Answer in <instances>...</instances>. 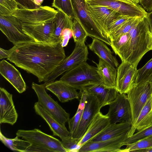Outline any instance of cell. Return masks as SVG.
I'll list each match as a JSON object with an SVG mask.
<instances>
[{"label":"cell","instance_id":"83f0119b","mask_svg":"<svg viewBox=\"0 0 152 152\" xmlns=\"http://www.w3.org/2000/svg\"><path fill=\"white\" fill-rule=\"evenodd\" d=\"M152 124V95L141 110L134 123L132 126L127 137L132 136L136 130H139Z\"/></svg>","mask_w":152,"mask_h":152},{"label":"cell","instance_id":"8d00e7d4","mask_svg":"<svg viewBox=\"0 0 152 152\" xmlns=\"http://www.w3.org/2000/svg\"><path fill=\"white\" fill-rule=\"evenodd\" d=\"M152 135V124L149 126L138 130V132L128 137L124 143V145L134 142L141 139Z\"/></svg>","mask_w":152,"mask_h":152},{"label":"cell","instance_id":"277c9868","mask_svg":"<svg viewBox=\"0 0 152 152\" xmlns=\"http://www.w3.org/2000/svg\"><path fill=\"white\" fill-rule=\"evenodd\" d=\"M76 18L80 23L88 36L100 39L110 45L107 33L94 21L88 10L86 0H71Z\"/></svg>","mask_w":152,"mask_h":152},{"label":"cell","instance_id":"ba28073f","mask_svg":"<svg viewBox=\"0 0 152 152\" xmlns=\"http://www.w3.org/2000/svg\"><path fill=\"white\" fill-rule=\"evenodd\" d=\"M45 86L44 84L39 85L34 82L32 84V88L38 98V102L57 121L65 126L70 119V114L48 94Z\"/></svg>","mask_w":152,"mask_h":152},{"label":"cell","instance_id":"44dd1931","mask_svg":"<svg viewBox=\"0 0 152 152\" xmlns=\"http://www.w3.org/2000/svg\"><path fill=\"white\" fill-rule=\"evenodd\" d=\"M0 73L19 93L26 91V84L20 72L5 60L0 62Z\"/></svg>","mask_w":152,"mask_h":152},{"label":"cell","instance_id":"7402d4cb","mask_svg":"<svg viewBox=\"0 0 152 152\" xmlns=\"http://www.w3.org/2000/svg\"><path fill=\"white\" fill-rule=\"evenodd\" d=\"M110 124L109 117L106 115H103L100 111L99 112L94 116L78 144L81 146L91 140Z\"/></svg>","mask_w":152,"mask_h":152},{"label":"cell","instance_id":"6da1fadb","mask_svg":"<svg viewBox=\"0 0 152 152\" xmlns=\"http://www.w3.org/2000/svg\"><path fill=\"white\" fill-rule=\"evenodd\" d=\"M10 50L7 59L35 76L39 83L44 82L66 57L61 42H25L14 45Z\"/></svg>","mask_w":152,"mask_h":152},{"label":"cell","instance_id":"681fc988","mask_svg":"<svg viewBox=\"0 0 152 152\" xmlns=\"http://www.w3.org/2000/svg\"><path fill=\"white\" fill-rule=\"evenodd\" d=\"M150 34L151 38V50H152V31H151L150 32Z\"/></svg>","mask_w":152,"mask_h":152},{"label":"cell","instance_id":"ab89813d","mask_svg":"<svg viewBox=\"0 0 152 152\" xmlns=\"http://www.w3.org/2000/svg\"><path fill=\"white\" fill-rule=\"evenodd\" d=\"M17 3L19 8L26 9H34L38 7L34 0H14Z\"/></svg>","mask_w":152,"mask_h":152},{"label":"cell","instance_id":"60d3db41","mask_svg":"<svg viewBox=\"0 0 152 152\" xmlns=\"http://www.w3.org/2000/svg\"><path fill=\"white\" fill-rule=\"evenodd\" d=\"M73 32L71 29L66 28L63 31L61 34V44L63 47L66 46L69 39L72 37Z\"/></svg>","mask_w":152,"mask_h":152},{"label":"cell","instance_id":"e575fe53","mask_svg":"<svg viewBox=\"0 0 152 152\" xmlns=\"http://www.w3.org/2000/svg\"><path fill=\"white\" fill-rule=\"evenodd\" d=\"M72 30L73 37L75 43H85L87 37L88 36V34L76 18L73 20Z\"/></svg>","mask_w":152,"mask_h":152},{"label":"cell","instance_id":"4316f807","mask_svg":"<svg viewBox=\"0 0 152 152\" xmlns=\"http://www.w3.org/2000/svg\"><path fill=\"white\" fill-rule=\"evenodd\" d=\"M57 11L54 19V31L50 43L61 42V34L63 30L66 28L72 29L73 20L62 12L57 10Z\"/></svg>","mask_w":152,"mask_h":152},{"label":"cell","instance_id":"d4e9b609","mask_svg":"<svg viewBox=\"0 0 152 152\" xmlns=\"http://www.w3.org/2000/svg\"><path fill=\"white\" fill-rule=\"evenodd\" d=\"M93 61L97 66V71L102 84L108 88L116 89L117 70L115 67L101 58L98 63Z\"/></svg>","mask_w":152,"mask_h":152},{"label":"cell","instance_id":"4dcf8cb0","mask_svg":"<svg viewBox=\"0 0 152 152\" xmlns=\"http://www.w3.org/2000/svg\"><path fill=\"white\" fill-rule=\"evenodd\" d=\"M130 38L129 33L124 34L115 39L110 40V45L116 55L121 60L127 47Z\"/></svg>","mask_w":152,"mask_h":152},{"label":"cell","instance_id":"603a6c76","mask_svg":"<svg viewBox=\"0 0 152 152\" xmlns=\"http://www.w3.org/2000/svg\"><path fill=\"white\" fill-rule=\"evenodd\" d=\"M34 109L36 114L43 119L48 125L54 136L59 137L61 140L72 137V134L68 131L65 126L57 121L42 108L38 102L35 103Z\"/></svg>","mask_w":152,"mask_h":152},{"label":"cell","instance_id":"d6a6232c","mask_svg":"<svg viewBox=\"0 0 152 152\" xmlns=\"http://www.w3.org/2000/svg\"><path fill=\"white\" fill-rule=\"evenodd\" d=\"M143 17L133 18L124 23L115 31L108 35L110 41L115 39L124 34L129 33L132 26Z\"/></svg>","mask_w":152,"mask_h":152},{"label":"cell","instance_id":"5bb4252c","mask_svg":"<svg viewBox=\"0 0 152 152\" xmlns=\"http://www.w3.org/2000/svg\"><path fill=\"white\" fill-rule=\"evenodd\" d=\"M137 66L127 61H122L117 69L116 89L119 94H127L134 85Z\"/></svg>","mask_w":152,"mask_h":152},{"label":"cell","instance_id":"3957f363","mask_svg":"<svg viewBox=\"0 0 152 152\" xmlns=\"http://www.w3.org/2000/svg\"><path fill=\"white\" fill-rule=\"evenodd\" d=\"M16 134L31 143L26 152H67L61 141L37 129H19Z\"/></svg>","mask_w":152,"mask_h":152},{"label":"cell","instance_id":"5b68a950","mask_svg":"<svg viewBox=\"0 0 152 152\" xmlns=\"http://www.w3.org/2000/svg\"><path fill=\"white\" fill-rule=\"evenodd\" d=\"M59 80L80 90L83 86L91 83H102L96 68L89 65L87 62L65 72Z\"/></svg>","mask_w":152,"mask_h":152},{"label":"cell","instance_id":"e0dca14e","mask_svg":"<svg viewBox=\"0 0 152 152\" xmlns=\"http://www.w3.org/2000/svg\"><path fill=\"white\" fill-rule=\"evenodd\" d=\"M18 114L12 99V95L3 88H0V124L13 125Z\"/></svg>","mask_w":152,"mask_h":152},{"label":"cell","instance_id":"2e32d148","mask_svg":"<svg viewBox=\"0 0 152 152\" xmlns=\"http://www.w3.org/2000/svg\"><path fill=\"white\" fill-rule=\"evenodd\" d=\"M54 19L36 24L23 25L21 29L35 42L50 43L54 31Z\"/></svg>","mask_w":152,"mask_h":152},{"label":"cell","instance_id":"ee69618b","mask_svg":"<svg viewBox=\"0 0 152 152\" xmlns=\"http://www.w3.org/2000/svg\"><path fill=\"white\" fill-rule=\"evenodd\" d=\"M10 50H5L1 48H0V58L2 59L4 58H7L10 55Z\"/></svg>","mask_w":152,"mask_h":152},{"label":"cell","instance_id":"7bdbcfd3","mask_svg":"<svg viewBox=\"0 0 152 152\" xmlns=\"http://www.w3.org/2000/svg\"><path fill=\"white\" fill-rule=\"evenodd\" d=\"M139 4L147 12L152 11V0H140Z\"/></svg>","mask_w":152,"mask_h":152},{"label":"cell","instance_id":"816d5d0a","mask_svg":"<svg viewBox=\"0 0 152 152\" xmlns=\"http://www.w3.org/2000/svg\"><path fill=\"white\" fill-rule=\"evenodd\" d=\"M151 84H152V80L151 81Z\"/></svg>","mask_w":152,"mask_h":152},{"label":"cell","instance_id":"d6986e66","mask_svg":"<svg viewBox=\"0 0 152 152\" xmlns=\"http://www.w3.org/2000/svg\"><path fill=\"white\" fill-rule=\"evenodd\" d=\"M88 10L94 21L107 34L108 26L123 16L104 6L88 5Z\"/></svg>","mask_w":152,"mask_h":152},{"label":"cell","instance_id":"7a4b0ae2","mask_svg":"<svg viewBox=\"0 0 152 152\" xmlns=\"http://www.w3.org/2000/svg\"><path fill=\"white\" fill-rule=\"evenodd\" d=\"M146 17H143L132 27L130 38L122 61H127L137 66L144 55L151 50V38Z\"/></svg>","mask_w":152,"mask_h":152},{"label":"cell","instance_id":"ffe728a7","mask_svg":"<svg viewBox=\"0 0 152 152\" xmlns=\"http://www.w3.org/2000/svg\"><path fill=\"white\" fill-rule=\"evenodd\" d=\"M46 88L52 92L62 103L80 98L81 93L68 84L62 81H54L46 85Z\"/></svg>","mask_w":152,"mask_h":152},{"label":"cell","instance_id":"8fae6325","mask_svg":"<svg viewBox=\"0 0 152 152\" xmlns=\"http://www.w3.org/2000/svg\"><path fill=\"white\" fill-rule=\"evenodd\" d=\"M0 29L14 45L35 41L23 32L17 19L12 15L7 17L0 15Z\"/></svg>","mask_w":152,"mask_h":152},{"label":"cell","instance_id":"7c38bea8","mask_svg":"<svg viewBox=\"0 0 152 152\" xmlns=\"http://www.w3.org/2000/svg\"><path fill=\"white\" fill-rule=\"evenodd\" d=\"M86 93L85 106L81 120L78 127L72 134L73 138L78 140H80L83 136L94 116L102 108L96 96Z\"/></svg>","mask_w":152,"mask_h":152},{"label":"cell","instance_id":"484cf974","mask_svg":"<svg viewBox=\"0 0 152 152\" xmlns=\"http://www.w3.org/2000/svg\"><path fill=\"white\" fill-rule=\"evenodd\" d=\"M90 50L99 57L115 67L119 66L116 57L109 48L102 41L93 38L92 42L88 45Z\"/></svg>","mask_w":152,"mask_h":152},{"label":"cell","instance_id":"74e56055","mask_svg":"<svg viewBox=\"0 0 152 152\" xmlns=\"http://www.w3.org/2000/svg\"><path fill=\"white\" fill-rule=\"evenodd\" d=\"M80 140L71 137L63 139L61 141L67 152H78L79 149L81 147L78 144Z\"/></svg>","mask_w":152,"mask_h":152},{"label":"cell","instance_id":"bcb514c9","mask_svg":"<svg viewBox=\"0 0 152 152\" xmlns=\"http://www.w3.org/2000/svg\"><path fill=\"white\" fill-rule=\"evenodd\" d=\"M134 152H152V148L137 150L135 151Z\"/></svg>","mask_w":152,"mask_h":152},{"label":"cell","instance_id":"836d02e7","mask_svg":"<svg viewBox=\"0 0 152 152\" xmlns=\"http://www.w3.org/2000/svg\"><path fill=\"white\" fill-rule=\"evenodd\" d=\"M52 6L62 12L72 20L76 18L71 0H53Z\"/></svg>","mask_w":152,"mask_h":152},{"label":"cell","instance_id":"f1b7e54d","mask_svg":"<svg viewBox=\"0 0 152 152\" xmlns=\"http://www.w3.org/2000/svg\"><path fill=\"white\" fill-rule=\"evenodd\" d=\"M18 137L16 136L14 138H9L5 137L0 131V139L5 146L14 151L26 152L31 146V143L26 140L20 139Z\"/></svg>","mask_w":152,"mask_h":152},{"label":"cell","instance_id":"f546056e","mask_svg":"<svg viewBox=\"0 0 152 152\" xmlns=\"http://www.w3.org/2000/svg\"><path fill=\"white\" fill-rule=\"evenodd\" d=\"M81 96L80 103L77 112L75 115L70 118L68 122L69 131L72 134L78 127L85 106L86 98V93L83 91L80 90Z\"/></svg>","mask_w":152,"mask_h":152},{"label":"cell","instance_id":"f907efd6","mask_svg":"<svg viewBox=\"0 0 152 152\" xmlns=\"http://www.w3.org/2000/svg\"><path fill=\"white\" fill-rule=\"evenodd\" d=\"M120 0L122 1H124L126 2H129V3L133 2L132 1H131L130 0Z\"/></svg>","mask_w":152,"mask_h":152},{"label":"cell","instance_id":"cb8c5ba5","mask_svg":"<svg viewBox=\"0 0 152 152\" xmlns=\"http://www.w3.org/2000/svg\"><path fill=\"white\" fill-rule=\"evenodd\" d=\"M131 127L132 124L127 122L118 124H110L102 131L89 141L100 142L128 134Z\"/></svg>","mask_w":152,"mask_h":152},{"label":"cell","instance_id":"d590c367","mask_svg":"<svg viewBox=\"0 0 152 152\" xmlns=\"http://www.w3.org/2000/svg\"><path fill=\"white\" fill-rule=\"evenodd\" d=\"M126 145V148L124 149V152H134L137 150L152 148V135Z\"/></svg>","mask_w":152,"mask_h":152},{"label":"cell","instance_id":"7dc6e473","mask_svg":"<svg viewBox=\"0 0 152 152\" xmlns=\"http://www.w3.org/2000/svg\"><path fill=\"white\" fill-rule=\"evenodd\" d=\"M34 1L36 4L38 6L41 4L43 2V0H34Z\"/></svg>","mask_w":152,"mask_h":152},{"label":"cell","instance_id":"b9f144b4","mask_svg":"<svg viewBox=\"0 0 152 152\" xmlns=\"http://www.w3.org/2000/svg\"><path fill=\"white\" fill-rule=\"evenodd\" d=\"M0 5L9 10L13 13L19 8L17 3L14 0H0Z\"/></svg>","mask_w":152,"mask_h":152},{"label":"cell","instance_id":"ac0fdd59","mask_svg":"<svg viewBox=\"0 0 152 152\" xmlns=\"http://www.w3.org/2000/svg\"><path fill=\"white\" fill-rule=\"evenodd\" d=\"M80 90L96 96L102 107L109 105L119 93L116 88H108L99 83L88 84L83 86Z\"/></svg>","mask_w":152,"mask_h":152},{"label":"cell","instance_id":"c3c4849f","mask_svg":"<svg viewBox=\"0 0 152 152\" xmlns=\"http://www.w3.org/2000/svg\"><path fill=\"white\" fill-rule=\"evenodd\" d=\"M131 1H132L133 2L135 3H137V4H139L140 1V0H130Z\"/></svg>","mask_w":152,"mask_h":152},{"label":"cell","instance_id":"f35d334b","mask_svg":"<svg viewBox=\"0 0 152 152\" xmlns=\"http://www.w3.org/2000/svg\"><path fill=\"white\" fill-rule=\"evenodd\" d=\"M132 18H133L128 16H122L111 23L107 28V31L108 35L115 31L124 23Z\"/></svg>","mask_w":152,"mask_h":152},{"label":"cell","instance_id":"1f68e13d","mask_svg":"<svg viewBox=\"0 0 152 152\" xmlns=\"http://www.w3.org/2000/svg\"><path fill=\"white\" fill-rule=\"evenodd\" d=\"M152 80V58L142 67L137 70L134 85H137Z\"/></svg>","mask_w":152,"mask_h":152},{"label":"cell","instance_id":"8992f818","mask_svg":"<svg viewBox=\"0 0 152 152\" xmlns=\"http://www.w3.org/2000/svg\"><path fill=\"white\" fill-rule=\"evenodd\" d=\"M88 54L87 46L85 43H75L71 54L65 58L61 64L51 73L45 80V86L55 81L58 76L74 68L79 64L87 62Z\"/></svg>","mask_w":152,"mask_h":152},{"label":"cell","instance_id":"52a82bcc","mask_svg":"<svg viewBox=\"0 0 152 152\" xmlns=\"http://www.w3.org/2000/svg\"><path fill=\"white\" fill-rule=\"evenodd\" d=\"M57 10L48 6H40L34 9L18 8L12 14L21 26L23 25H34L53 20Z\"/></svg>","mask_w":152,"mask_h":152},{"label":"cell","instance_id":"9a60e30c","mask_svg":"<svg viewBox=\"0 0 152 152\" xmlns=\"http://www.w3.org/2000/svg\"><path fill=\"white\" fill-rule=\"evenodd\" d=\"M127 135L100 142L89 141L80 147L78 152H124V149L121 148L124 145Z\"/></svg>","mask_w":152,"mask_h":152},{"label":"cell","instance_id":"9c48e42d","mask_svg":"<svg viewBox=\"0 0 152 152\" xmlns=\"http://www.w3.org/2000/svg\"><path fill=\"white\" fill-rule=\"evenodd\" d=\"M131 113L132 125L136 121L141 110L152 95L151 82H147L133 87L127 93Z\"/></svg>","mask_w":152,"mask_h":152},{"label":"cell","instance_id":"30bf717a","mask_svg":"<svg viewBox=\"0 0 152 152\" xmlns=\"http://www.w3.org/2000/svg\"><path fill=\"white\" fill-rule=\"evenodd\" d=\"M88 6H104L123 16L131 17H146L148 12L139 4L120 0H86Z\"/></svg>","mask_w":152,"mask_h":152},{"label":"cell","instance_id":"f6af8a7d","mask_svg":"<svg viewBox=\"0 0 152 152\" xmlns=\"http://www.w3.org/2000/svg\"><path fill=\"white\" fill-rule=\"evenodd\" d=\"M146 18L149 25L150 31H152V11L148 12Z\"/></svg>","mask_w":152,"mask_h":152},{"label":"cell","instance_id":"4fadbf2b","mask_svg":"<svg viewBox=\"0 0 152 152\" xmlns=\"http://www.w3.org/2000/svg\"><path fill=\"white\" fill-rule=\"evenodd\" d=\"M109 105L106 115L109 118L110 124L127 122L132 125L130 106L126 94L119 93Z\"/></svg>","mask_w":152,"mask_h":152}]
</instances>
